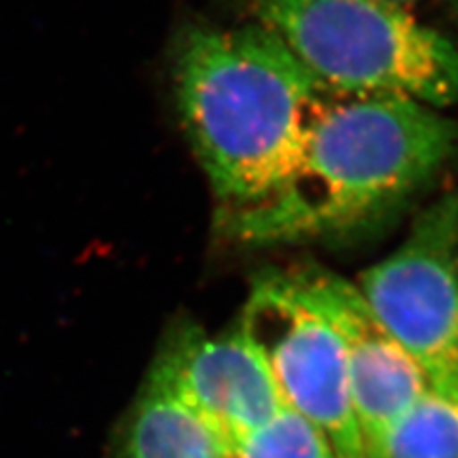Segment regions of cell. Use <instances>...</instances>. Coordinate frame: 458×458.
Segmentation results:
<instances>
[{
	"instance_id": "5",
	"label": "cell",
	"mask_w": 458,
	"mask_h": 458,
	"mask_svg": "<svg viewBox=\"0 0 458 458\" xmlns=\"http://www.w3.org/2000/svg\"><path fill=\"white\" fill-rule=\"evenodd\" d=\"M355 284L429 384L458 388V191L420 212Z\"/></svg>"
},
{
	"instance_id": "8",
	"label": "cell",
	"mask_w": 458,
	"mask_h": 458,
	"mask_svg": "<svg viewBox=\"0 0 458 458\" xmlns=\"http://www.w3.org/2000/svg\"><path fill=\"white\" fill-rule=\"evenodd\" d=\"M123 458H229V453L182 401L148 378L128 422Z\"/></svg>"
},
{
	"instance_id": "3",
	"label": "cell",
	"mask_w": 458,
	"mask_h": 458,
	"mask_svg": "<svg viewBox=\"0 0 458 458\" xmlns=\"http://www.w3.org/2000/svg\"><path fill=\"white\" fill-rule=\"evenodd\" d=\"M333 94H384L443 109L458 102V48L395 0H250Z\"/></svg>"
},
{
	"instance_id": "9",
	"label": "cell",
	"mask_w": 458,
	"mask_h": 458,
	"mask_svg": "<svg viewBox=\"0 0 458 458\" xmlns=\"http://www.w3.org/2000/svg\"><path fill=\"white\" fill-rule=\"evenodd\" d=\"M367 458H458V388L429 384Z\"/></svg>"
},
{
	"instance_id": "12",
	"label": "cell",
	"mask_w": 458,
	"mask_h": 458,
	"mask_svg": "<svg viewBox=\"0 0 458 458\" xmlns=\"http://www.w3.org/2000/svg\"><path fill=\"white\" fill-rule=\"evenodd\" d=\"M453 3H454V4H456V8H458V0H453Z\"/></svg>"
},
{
	"instance_id": "10",
	"label": "cell",
	"mask_w": 458,
	"mask_h": 458,
	"mask_svg": "<svg viewBox=\"0 0 458 458\" xmlns=\"http://www.w3.org/2000/svg\"><path fill=\"white\" fill-rule=\"evenodd\" d=\"M229 458H338L328 439L289 409L258 429Z\"/></svg>"
},
{
	"instance_id": "6",
	"label": "cell",
	"mask_w": 458,
	"mask_h": 458,
	"mask_svg": "<svg viewBox=\"0 0 458 458\" xmlns=\"http://www.w3.org/2000/svg\"><path fill=\"white\" fill-rule=\"evenodd\" d=\"M149 378L182 401L229 456L284 409L260 353L239 328L220 336L182 328L161 350Z\"/></svg>"
},
{
	"instance_id": "4",
	"label": "cell",
	"mask_w": 458,
	"mask_h": 458,
	"mask_svg": "<svg viewBox=\"0 0 458 458\" xmlns=\"http://www.w3.org/2000/svg\"><path fill=\"white\" fill-rule=\"evenodd\" d=\"M239 331L260 353L284 409L321 432L338 458H367L338 336L286 271L256 277Z\"/></svg>"
},
{
	"instance_id": "1",
	"label": "cell",
	"mask_w": 458,
	"mask_h": 458,
	"mask_svg": "<svg viewBox=\"0 0 458 458\" xmlns=\"http://www.w3.org/2000/svg\"><path fill=\"white\" fill-rule=\"evenodd\" d=\"M458 149L441 109L384 94H328L279 188L218 220L245 247L296 245L350 233L422 190Z\"/></svg>"
},
{
	"instance_id": "7",
	"label": "cell",
	"mask_w": 458,
	"mask_h": 458,
	"mask_svg": "<svg viewBox=\"0 0 458 458\" xmlns=\"http://www.w3.org/2000/svg\"><path fill=\"white\" fill-rule=\"evenodd\" d=\"M286 276L338 336L367 454L428 388L426 372L382 325L353 281L319 266H300Z\"/></svg>"
},
{
	"instance_id": "11",
	"label": "cell",
	"mask_w": 458,
	"mask_h": 458,
	"mask_svg": "<svg viewBox=\"0 0 458 458\" xmlns=\"http://www.w3.org/2000/svg\"><path fill=\"white\" fill-rule=\"evenodd\" d=\"M395 3H399V4H407V3H412V0H395Z\"/></svg>"
},
{
	"instance_id": "2",
	"label": "cell",
	"mask_w": 458,
	"mask_h": 458,
	"mask_svg": "<svg viewBox=\"0 0 458 458\" xmlns=\"http://www.w3.org/2000/svg\"><path fill=\"white\" fill-rule=\"evenodd\" d=\"M172 81L185 136L216 199V220L279 188L331 94L258 23L183 31Z\"/></svg>"
}]
</instances>
